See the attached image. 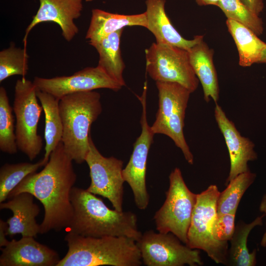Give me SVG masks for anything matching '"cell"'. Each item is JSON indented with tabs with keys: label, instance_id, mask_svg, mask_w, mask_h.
Masks as SVG:
<instances>
[{
	"label": "cell",
	"instance_id": "1",
	"mask_svg": "<svg viewBox=\"0 0 266 266\" xmlns=\"http://www.w3.org/2000/svg\"><path fill=\"white\" fill-rule=\"evenodd\" d=\"M72 162L61 141L51 152L44 168L27 176L9 195L8 199L29 192L42 203L44 215L40 234L59 232L66 228L71 220V193L77 179Z\"/></svg>",
	"mask_w": 266,
	"mask_h": 266
},
{
	"label": "cell",
	"instance_id": "2",
	"mask_svg": "<svg viewBox=\"0 0 266 266\" xmlns=\"http://www.w3.org/2000/svg\"><path fill=\"white\" fill-rule=\"evenodd\" d=\"M71 201L73 212L65 229L67 233L94 237L125 236L136 241L142 235L134 213L111 209L101 199L87 189L74 186Z\"/></svg>",
	"mask_w": 266,
	"mask_h": 266
},
{
	"label": "cell",
	"instance_id": "3",
	"mask_svg": "<svg viewBox=\"0 0 266 266\" xmlns=\"http://www.w3.org/2000/svg\"><path fill=\"white\" fill-rule=\"evenodd\" d=\"M68 250L56 266H139L142 261L135 240L125 236H83L67 232Z\"/></svg>",
	"mask_w": 266,
	"mask_h": 266
},
{
	"label": "cell",
	"instance_id": "4",
	"mask_svg": "<svg viewBox=\"0 0 266 266\" xmlns=\"http://www.w3.org/2000/svg\"><path fill=\"white\" fill-rule=\"evenodd\" d=\"M100 99L99 93L92 91L70 94L60 100L62 142L66 152L77 164L85 162L91 126L102 112Z\"/></svg>",
	"mask_w": 266,
	"mask_h": 266
},
{
	"label": "cell",
	"instance_id": "5",
	"mask_svg": "<svg viewBox=\"0 0 266 266\" xmlns=\"http://www.w3.org/2000/svg\"><path fill=\"white\" fill-rule=\"evenodd\" d=\"M156 85L159 93V108L151 130L154 134L170 137L182 151L187 162L193 165L194 156L183 132L185 111L192 93L175 82L157 81Z\"/></svg>",
	"mask_w": 266,
	"mask_h": 266
},
{
	"label": "cell",
	"instance_id": "6",
	"mask_svg": "<svg viewBox=\"0 0 266 266\" xmlns=\"http://www.w3.org/2000/svg\"><path fill=\"white\" fill-rule=\"evenodd\" d=\"M169 181L166 200L154 216L156 230L160 233H172L187 245L188 232L197 194L188 188L178 167L171 171Z\"/></svg>",
	"mask_w": 266,
	"mask_h": 266
},
{
	"label": "cell",
	"instance_id": "7",
	"mask_svg": "<svg viewBox=\"0 0 266 266\" xmlns=\"http://www.w3.org/2000/svg\"><path fill=\"white\" fill-rule=\"evenodd\" d=\"M37 88L25 77L15 85L13 111L16 118L15 134L18 150L33 161L39 154L42 137L38 134L39 120L43 108L38 102Z\"/></svg>",
	"mask_w": 266,
	"mask_h": 266
},
{
	"label": "cell",
	"instance_id": "8",
	"mask_svg": "<svg viewBox=\"0 0 266 266\" xmlns=\"http://www.w3.org/2000/svg\"><path fill=\"white\" fill-rule=\"evenodd\" d=\"M219 193L217 186L211 185L197 194L188 232L187 245L192 249L202 250L217 264L227 265L228 241L217 240L212 234Z\"/></svg>",
	"mask_w": 266,
	"mask_h": 266
},
{
	"label": "cell",
	"instance_id": "9",
	"mask_svg": "<svg viewBox=\"0 0 266 266\" xmlns=\"http://www.w3.org/2000/svg\"><path fill=\"white\" fill-rule=\"evenodd\" d=\"M145 52L146 71L156 82L177 83L191 93L197 90L199 80L191 65L187 50L154 42Z\"/></svg>",
	"mask_w": 266,
	"mask_h": 266
},
{
	"label": "cell",
	"instance_id": "10",
	"mask_svg": "<svg viewBox=\"0 0 266 266\" xmlns=\"http://www.w3.org/2000/svg\"><path fill=\"white\" fill-rule=\"evenodd\" d=\"M147 266H202L197 249H192L170 233L146 231L136 241Z\"/></svg>",
	"mask_w": 266,
	"mask_h": 266
},
{
	"label": "cell",
	"instance_id": "11",
	"mask_svg": "<svg viewBox=\"0 0 266 266\" xmlns=\"http://www.w3.org/2000/svg\"><path fill=\"white\" fill-rule=\"evenodd\" d=\"M85 162L89 166L91 178L87 190L106 198L115 209L122 211L125 182L122 174L123 162L113 156H103L90 136Z\"/></svg>",
	"mask_w": 266,
	"mask_h": 266
},
{
	"label": "cell",
	"instance_id": "12",
	"mask_svg": "<svg viewBox=\"0 0 266 266\" xmlns=\"http://www.w3.org/2000/svg\"><path fill=\"white\" fill-rule=\"evenodd\" d=\"M146 83L142 96L138 97L142 112L140 120L141 132L133 144L130 160L122 174L125 182L130 186L137 207L145 210L149 202V195L146 185V172L149 151L155 134L148 123L146 115Z\"/></svg>",
	"mask_w": 266,
	"mask_h": 266
},
{
	"label": "cell",
	"instance_id": "13",
	"mask_svg": "<svg viewBox=\"0 0 266 266\" xmlns=\"http://www.w3.org/2000/svg\"><path fill=\"white\" fill-rule=\"evenodd\" d=\"M37 89L60 100L74 93L108 89L117 91L123 87L99 66L87 67L69 76L52 78L35 77L33 81Z\"/></svg>",
	"mask_w": 266,
	"mask_h": 266
},
{
	"label": "cell",
	"instance_id": "14",
	"mask_svg": "<svg viewBox=\"0 0 266 266\" xmlns=\"http://www.w3.org/2000/svg\"><path fill=\"white\" fill-rule=\"evenodd\" d=\"M39 7L31 23L25 30L24 48L26 49L29 33L36 25L47 22H54L61 28L62 35L70 42L78 33L74 23L81 15L83 0H39Z\"/></svg>",
	"mask_w": 266,
	"mask_h": 266
},
{
	"label": "cell",
	"instance_id": "15",
	"mask_svg": "<svg viewBox=\"0 0 266 266\" xmlns=\"http://www.w3.org/2000/svg\"><path fill=\"white\" fill-rule=\"evenodd\" d=\"M214 116L218 126L224 137L230 159V170L226 179V185L238 174L249 170V161H254L257 155L254 150L253 142L241 135L234 123L227 117L222 107L217 103Z\"/></svg>",
	"mask_w": 266,
	"mask_h": 266
},
{
	"label": "cell",
	"instance_id": "16",
	"mask_svg": "<svg viewBox=\"0 0 266 266\" xmlns=\"http://www.w3.org/2000/svg\"><path fill=\"white\" fill-rule=\"evenodd\" d=\"M1 250L0 266H56L61 260L56 251L33 236L13 239Z\"/></svg>",
	"mask_w": 266,
	"mask_h": 266
},
{
	"label": "cell",
	"instance_id": "17",
	"mask_svg": "<svg viewBox=\"0 0 266 266\" xmlns=\"http://www.w3.org/2000/svg\"><path fill=\"white\" fill-rule=\"evenodd\" d=\"M34 197L29 192H22L0 203V209L10 210L13 215L6 221L8 227L7 234L10 237L16 234L22 236L36 237L40 233V224L36 217L40 212L39 206L34 202Z\"/></svg>",
	"mask_w": 266,
	"mask_h": 266
},
{
	"label": "cell",
	"instance_id": "18",
	"mask_svg": "<svg viewBox=\"0 0 266 266\" xmlns=\"http://www.w3.org/2000/svg\"><path fill=\"white\" fill-rule=\"evenodd\" d=\"M147 27L154 35L156 42L166 44L188 50L203 39L196 35L193 39L182 36L171 23L165 11L166 0H146Z\"/></svg>",
	"mask_w": 266,
	"mask_h": 266
},
{
	"label": "cell",
	"instance_id": "19",
	"mask_svg": "<svg viewBox=\"0 0 266 266\" xmlns=\"http://www.w3.org/2000/svg\"><path fill=\"white\" fill-rule=\"evenodd\" d=\"M187 51L191 65L202 85L204 100L209 102L212 99L217 103L219 89L213 50L202 39Z\"/></svg>",
	"mask_w": 266,
	"mask_h": 266
},
{
	"label": "cell",
	"instance_id": "20",
	"mask_svg": "<svg viewBox=\"0 0 266 266\" xmlns=\"http://www.w3.org/2000/svg\"><path fill=\"white\" fill-rule=\"evenodd\" d=\"M138 26L146 28L145 12L134 15L112 13L99 9L92 10V16L85 38L89 41L103 38L127 26Z\"/></svg>",
	"mask_w": 266,
	"mask_h": 266
},
{
	"label": "cell",
	"instance_id": "21",
	"mask_svg": "<svg viewBox=\"0 0 266 266\" xmlns=\"http://www.w3.org/2000/svg\"><path fill=\"white\" fill-rule=\"evenodd\" d=\"M123 29L111 33L101 39L89 41L99 55L98 66L112 79L125 86L123 73L125 66L121 56V37Z\"/></svg>",
	"mask_w": 266,
	"mask_h": 266
},
{
	"label": "cell",
	"instance_id": "22",
	"mask_svg": "<svg viewBox=\"0 0 266 266\" xmlns=\"http://www.w3.org/2000/svg\"><path fill=\"white\" fill-rule=\"evenodd\" d=\"M226 24L237 48L239 65L247 67L259 63L266 43L252 30L236 21L228 19Z\"/></svg>",
	"mask_w": 266,
	"mask_h": 266
},
{
	"label": "cell",
	"instance_id": "23",
	"mask_svg": "<svg viewBox=\"0 0 266 266\" xmlns=\"http://www.w3.org/2000/svg\"><path fill=\"white\" fill-rule=\"evenodd\" d=\"M36 95L45 115L44 161L48 162L51 152L62 141L63 126L59 109L60 100L37 89Z\"/></svg>",
	"mask_w": 266,
	"mask_h": 266
},
{
	"label": "cell",
	"instance_id": "24",
	"mask_svg": "<svg viewBox=\"0 0 266 266\" xmlns=\"http://www.w3.org/2000/svg\"><path fill=\"white\" fill-rule=\"evenodd\" d=\"M264 214L257 217L253 221L246 224L239 222L235 226L234 232L230 240L228 249L227 265L232 266H254L256 265L257 251L250 253L247 247V239L250 232L258 226L263 224Z\"/></svg>",
	"mask_w": 266,
	"mask_h": 266
},
{
	"label": "cell",
	"instance_id": "25",
	"mask_svg": "<svg viewBox=\"0 0 266 266\" xmlns=\"http://www.w3.org/2000/svg\"><path fill=\"white\" fill-rule=\"evenodd\" d=\"M256 177L255 173L248 170L231 180L227 184V188L219 193L217 201V214L236 212L242 196Z\"/></svg>",
	"mask_w": 266,
	"mask_h": 266
},
{
	"label": "cell",
	"instance_id": "26",
	"mask_svg": "<svg viewBox=\"0 0 266 266\" xmlns=\"http://www.w3.org/2000/svg\"><path fill=\"white\" fill-rule=\"evenodd\" d=\"M47 162L5 164L0 168V203L8 199L10 192L29 174L36 172Z\"/></svg>",
	"mask_w": 266,
	"mask_h": 266
},
{
	"label": "cell",
	"instance_id": "27",
	"mask_svg": "<svg viewBox=\"0 0 266 266\" xmlns=\"http://www.w3.org/2000/svg\"><path fill=\"white\" fill-rule=\"evenodd\" d=\"M12 110L6 90L3 87H0V150L4 153L11 155L16 154L18 150Z\"/></svg>",
	"mask_w": 266,
	"mask_h": 266
},
{
	"label": "cell",
	"instance_id": "28",
	"mask_svg": "<svg viewBox=\"0 0 266 266\" xmlns=\"http://www.w3.org/2000/svg\"><path fill=\"white\" fill-rule=\"evenodd\" d=\"M29 56L25 48L16 47L13 42L0 52V82L15 75L25 77L29 69Z\"/></svg>",
	"mask_w": 266,
	"mask_h": 266
},
{
	"label": "cell",
	"instance_id": "29",
	"mask_svg": "<svg viewBox=\"0 0 266 266\" xmlns=\"http://www.w3.org/2000/svg\"><path fill=\"white\" fill-rule=\"evenodd\" d=\"M218 7L228 19L244 25L258 36L263 33L264 28L261 18L251 11L240 0H220Z\"/></svg>",
	"mask_w": 266,
	"mask_h": 266
},
{
	"label": "cell",
	"instance_id": "30",
	"mask_svg": "<svg viewBox=\"0 0 266 266\" xmlns=\"http://www.w3.org/2000/svg\"><path fill=\"white\" fill-rule=\"evenodd\" d=\"M236 213L217 214L212 227V234L215 239L220 241H230L235 230Z\"/></svg>",
	"mask_w": 266,
	"mask_h": 266
},
{
	"label": "cell",
	"instance_id": "31",
	"mask_svg": "<svg viewBox=\"0 0 266 266\" xmlns=\"http://www.w3.org/2000/svg\"><path fill=\"white\" fill-rule=\"evenodd\" d=\"M251 11L259 16L264 7L263 0H240Z\"/></svg>",
	"mask_w": 266,
	"mask_h": 266
},
{
	"label": "cell",
	"instance_id": "32",
	"mask_svg": "<svg viewBox=\"0 0 266 266\" xmlns=\"http://www.w3.org/2000/svg\"><path fill=\"white\" fill-rule=\"evenodd\" d=\"M8 225L6 221L0 220V247L6 246L9 241L6 238L7 230Z\"/></svg>",
	"mask_w": 266,
	"mask_h": 266
},
{
	"label": "cell",
	"instance_id": "33",
	"mask_svg": "<svg viewBox=\"0 0 266 266\" xmlns=\"http://www.w3.org/2000/svg\"><path fill=\"white\" fill-rule=\"evenodd\" d=\"M259 210L261 212L264 213L265 216H266V194L262 198L260 204ZM261 245L263 247H266V231L263 236Z\"/></svg>",
	"mask_w": 266,
	"mask_h": 266
},
{
	"label": "cell",
	"instance_id": "34",
	"mask_svg": "<svg viewBox=\"0 0 266 266\" xmlns=\"http://www.w3.org/2000/svg\"><path fill=\"white\" fill-rule=\"evenodd\" d=\"M196 2L200 6L214 5L218 6L220 0H195Z\"/></svg>",
	"mask_w": 266,
	"mask_h": 266
},
{
	"label": "cell",
	"instance_id": "35",
	"mask_svg": "<svg viewBox=\"0 0 266 266\" xmlns=\"http://www.w3.org/2000/svg\"><path fill=\"white\" fill-rule=\"evenodd\" d=\"M259 63L266 64V48L263 51L262 56Z\"/></svg>",
	"mask_w": 266,
	"mask_h": 266
},
{
	"label": "cell",
	"instance_id": "36",
	"mask_svg": "<svg viewBox=\"0 0 266 266\" xmlns=\"http://www.w3.org/2000/svg\"><path fill=\"white\" fill-rule=\"evenodd\" d=\"M93 0H86V1H92Z\"/></svg>",
	"mask_w": 266,
	"mask_h": 266
}]
</instances>
